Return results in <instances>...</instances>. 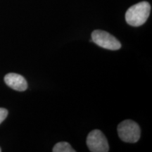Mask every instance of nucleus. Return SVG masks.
Here are the masks:
<instances>
[{
	"label": "nucleus",
	"mask_w": 152,
	"mask_h": 152,
	"mask_svg": "<svg viewBox=\"0 0 152 152\" xmlns=\"http://www.w3.org/2000/svg\"><path fill=\"white\" fill-rule=\"evenodd\" d=\"M53 152H75V150L68 142H61L55 144L52 149Z\"/></svg>",
	"instance_id": "obj_6"
},
{
	"label": "nucleus",
	"mask_w": 152,
	"mask_h": 152,
	"mask_svg": "<svg viewBox=\"0 0 152 152\" xmlns=\"http://www.w3.org/2000/svg\"><path fill=\"white\" fill-rule=\"evenodd\" d=\"M87 145L92 152H107L109 145L106 137L99 130H94L87 137Z\"/></svg>",
	"instance_id": "obj_4"
},
{
	"label": "nucleus",
	"mask_w": 152,
	"mask_h": 152,
	"mask_svg": "<svg viewBox=\"0 0 152 152\" xmlns=\"http://www.w3.org/2000/svg\"><path fill=\"white\" fill-rule=\"evenodd\" d=\"M1 151V148H0V151Z\"/></svg>",
	"instance_id": "obj_8"
},
{
	"label": "nucleus",
	"mask_w": 152,
	"mask_h": 152,
	"mask_svg": "<svg viewBox=\"0 0 152 152\" xmlns=\"http://www.w3.org/2000/svg\"><path fill=\"white\" fill-rule=\"evenodd\" d=\"M5 83L9 87L19 92H23L28 88V83L22 75L16 73H9L4 77Z\"/></svg>",
	"instance_id": "obj_5"
},
{
	"label": "nucleus",
	"mask_w": 152,
	"mask_h": 152,
	"mask_svg": "<svg viewBox=\"0 0 152 152\" xmlns=\"http://www.w3.org/2000/svg\"><path fill=\"white\" fill-rule=\"evenodd\" d=\"M90 41L102 48L109 50H118L121 48V43L118 39L104 30H96L93 31Z\"/></svg>",
	"instance_id": "obj_3"
},
{
	"label": "nucleus",
	"mask_w": 152,
	"mask_h": 152,
	"mask_svg": "<svg viewBox=\"0 0 152 152\" xmlns=\"http://www.w3.org/2000/svg\"><path fill=\"white\" fill-rule=\"evenodd\" d=\"M8 115V111L6 109L0 108V124L6 119Z\"/></svg>",
	"instance_id": "obj_7"
},
{
	"label": "nucleus",
	"mask_w": 152,
	"mask_h": 152,
	"mask_svg": "<svg viewBox=\"0 0 152 152\" xmlns=\"http://www.w3.org/2000/svg\"><path fill=\"white\" fill-rule=\"evenodd\" d=\"M118 134L120 139L128 143H135L140 140L141 130L137 123L132 120H125L118 125Z\"/></svg>",
	"instance_id": "obj_2"
},
{
	"label": "nucleus",
	"mask_w": 152,
	"mask_h": 152,
	"mask_svg": "<svg viewBox=\"0 0 152 152\" xmlns=\"http://www.w3.org/2000/svg\"><path fill=\"white\" fill-rule=\"evenodd\" d=\"M151 6L147 1H141L132 6L125 13V20L130 26L138 27L147 21L150 15Z\"/></svg>",
	"instance_id": "obj_1"
}]
</instances>
